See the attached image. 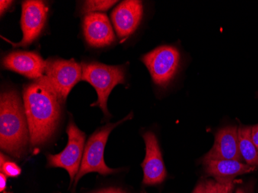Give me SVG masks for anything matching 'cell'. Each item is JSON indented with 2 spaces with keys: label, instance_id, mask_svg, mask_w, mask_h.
<instances>
[{
  "label": "cell",
  "instance_id": "5bb4252c",
  "mask_svg": "<svg viewBox=\"0 0 258 193\" xmlns=\"http://www.w3.org/2000/svg\"><path fill=\"white\" fill-rule=\"evenodd\" d=\"M205 171L219 182L233 181L243 174L253 172L255 167L235 160H212L204 163Z\"/></svg>",
  "mask_w": 258,
  "mask_h": 193
},
{
  "label": "cell",
  "instance_id": "9c48e42d",
  "mask_svg": "<svg viewBox=\"0 0 258 193\" xmlns=\"http://www.w3.org/2000/svg\"><path fill=\"white\" fill-rule=\"evenodd\" d=\"M143 17V2L138 0L123 1L114 9L111 13V20L121 42L137 30Z\"/></svg>",
  "mask_w": 258,
  "mask_h": 193
},
{
  "label": "cell",
  "instance_id": "8fae6325",
  "mask_svg": "<svg viewBox=\"0 0 258 193\" xmlns=\"http://www.w3.org/2000/svg\"><path fill=\"white\" fill-rule=\"evenodd\" d=\"M46 60L33 51H14L3 59V66L30 79L37 80L44 76Z\"/></svg>",
  "mask_w": 258,
  "mask_h": 193
},
{
  "label": "cell",
  "instance_id": "30bf717a",
  "mask_svg": "<svg viewBox=\"0 0 258 193\" xmlns=\"http://www.w3.org/2000/svg\"><path fill=\"white\" fill-rule=\"evenodd\" d=\"M143 137L146 143V158L142 163L144 172L143 183L148 185H158L166 178V167L159 142L156 135L152 132H146Z\"/></svg>",
  "mask_w": 258,
  "mask_h": 193
},
{
  "label": "cell",
  "instance_id": "5b68a950",
  "mask_svg": "<svg viewBox=\"0 0 258 193\" xmlns=\"http://www.w3.org/2000/svg\"><path fill=\"white\" fill-rule=\"evenodd\" d=\"M180 58L177 48L162 46L146 53L141 59L149 70L155 84L166 88L177 74Z\"/></svg>",
  "mask_w": 258,
  "mask_h": 193
},
{
  "label": "cell",
  "instance_id": "277c9868",
  "mask_svg": "<svg viewBox=\"0 0 258 193\" xmlns=\"http://www.w3.org/2000/svg\"><path fill=\"white\" fill-rule=\"evenodd\" d=\"M132 117H133V113L118 122L114 124L111 123L98 129L90 137L85 146L83 159L81 162L79 172L75 177V186L84 175L90 172H98L101 175H108L118 172V169L109 168L104 162V148L106 146L107 141L111 131L124 122V120L131 119Z\"/></svg>",
  "mask_w": 258,
  "mask_h": 193
},
{
  "label": "cell",
  "instance_id": "603a6c76",
  "mask_svg": "<svg viewBox=\"0 0 258 193\" xmlns=\"http://www.w3.org/2000/svg\"><path fill=\"white\" fill-rule=\"evenodd\" d=\"M192 193H206L205 182H200Z\"/></svg>",
  "mask_w": 258,
  "mask_h": 193
},
{
  "label": "cell",
  "instance_id": "e0dca14e",
  "mask_svg": "<svg viewBox=\"0 0 258 193\" xmlns=\"http://www.w3.org/2000/svg\"><path fill=\"white\" fill-rule=\"evenodd\" d=\"M235 184L234 180L225 182L208 180L205 182L206 193H232Z\"/></svg>",
  "mask_w": 258,
  "mask_h": 193
},
{
  "label": "cell",
  "instance_id": "ac0fdd59",
  "mask_svg": "<svg viewBox=\"0 0 258 193\" xmlns=\"http://www.w3.org/2000/svg\"><path fill=\"white\" fill-rule=\"evenodd\" d=\"M0 168H1L2 173L7 176L13 177V178L19 176L21 173V168L15 162L8 160L3 153L1 154Z\"/></svg>",
  "mask_w": 258,
  "mask_h": 193
},
{
  "label": "cell",
  "instance_id": "7402d4cb",
  "mask_svg": "<svg viewBox=\"0 0 258 193\" xmlns=\"http://www.w3.org/2000/svg\"><path fill=\"white\" fill-rule=\"evenodd\" d=\"M7 175L0 173V191H4L7 187Z\"/></svg>",
  "mask_w": 258,
  "mask_h": 193
},
{
  "label": "cell",
  "instance_id": "6da1fadb",
  "mask_svg": "<svg viewBox=\"0 0 258 193\" xmlns=\"http://www.w3.org/2000/svg\"><path fill=\"white\" fill-rule=\"evenodd\" d=\"M23 94L30 146L37 148L48 142L56 132L63 102L46 76L25 85Z\"/></svg>",
  "mask_w": 258,
  "mask_h": 193
},
{
  "label": "cell",
  "instance_id": "3957f363",
  "mask_svg": "<svg viewBox=\"0 0 258 193\" xmlns=\"http://www.w3.org/2000/svg\"><path fill=\"white\" fill-rule=\"evenodd\" d=\"M81 81H87L96 90L98 101L92 106H98L104 115L109 117L107 107L108 97L112 90L118 84H124L125 68L122 65L111 66L98 62L81 63Z\"/></svg>",
  "mask_w": 258,
  "mask_h": 193
},
{
  "label": "cell",
  "instance_id": "cb8c5ba5",
  "mask_svg": "<svg viewBox=\"0 0 258 193\" xmlns=\"http://www.w3.org/2000/svg\"><path fill=\"white\" fill-rule=\"evenodd\" d=\"M235 193H246L245 192L244 190L242 189V188H238V189L236 191Z\"/></svg>",
  "mask_w": 258,
  "mask_h": 193
},
{
  "label": "cell",
  "instance_id": "7c38bea8",
  "mask_svg": "<svg viewBox=\"0 0 258 193\" xmlns=\"http://www.w3.org/2000/svg\"><path fill=\"white\" fill-rule=\"evenodd\" d=\"M238 128L227 126L217 132L214 146L204 157L203 163L212 160H235L242 162L239 149Z\"/></svg>",
  "mask_w": 258,
  "mask_h": 193
},
{
  "label": "cell",
  "instance_id": "52a82bcc",
  "mask_svg": "<svg viewBox=\"0 0 258 193\" xmlns=\"http://www.w3.org/2000/svg\"><path fill=\"white\" fill-rule=\"evenodd\" d=\"M44 76L64 103L74 87L81 81L82 66L75 59L50 58L46 60Z\"/></svg>",
  "mask_w": 258,
  "mask_h": 193
},
{
  "label": "cell",
  "instance_id": "d6986e66",
  "mask_svg": "<svg viewBox=\"0 0 258 193\" xmlns=\"http://www.w3.org/2000/svg\"><path fill=\"white\" fill-rule=\"evenodd\" d=\"M13 4H14L13 1H7V0H5V1L1 0L0 1V14H1V16L4 15V13H6L11 7Z\"/></svg>",
  "mask_w": 258,
  "mask_h": 193
},
{
  "label": "cell",
  "instance_id": "44dd1931",
  "mask_svg": "<svg viewBox=\"0 0 258 193\" xmlns=\"http://www.w3.org/2000/svg\"><path fill=\"white\" fill-rule=\"evenodd\" d=\"M95 193H126L124 190L121 188H104V189L100 190V191H96Z\"/></svg>",
  "mask_w": 258,
  "mask_h": 193
},
{
  "label": "cell",
  "instance_id": "ba28073f",
  "mask_svg": "<svg viewBox=\"0 0 258 193\" xmlns=\"http://www.w3.org/2000/svg\"><path fill=\"white\" fill-rule=\"evenodd\" d=\"M48 7L43 1L28 0L22 4L21 29L23 39L14 46L27 47L38 38L47 18Z\"/></svg>",
  "mask_w": 258,
  "mask_h": 193
},
{
  "label": "cell",
  "instance_id": "4fadbf2b",
  "mask_svg": "<svg viewBox=\"0 0 258 193\" xmlns=\"http://www.w3.org/2000/svg\"><path fill=\"white\" fill-rule=\"evenodd\" d=\"M83 30L87 43L93 47H104L115 41V35L109 19L103 13L85 15Z\"/></svg>",
  "mask_w": 258,
  "mask_h": 193
},
{
  "label": "cell",
  "instance_id": "9a60e30c",
  "mask_svg": "<svg viewBox=\"0 0 258 193\" xmlns=\"http://www.w3.org/2000/svg\"><path fill=\"white\" fill-rule=\"evenodd\" d=\"M251 131L250 126L238 127L239 149L242 158L247 165L256 168L258 166V150L252 140Z\"/></svg>",
  "mask_w": 258,
  "mask_h": 193
},
{
  "label": "cell",
  "instance_id": "8992f818",
  "mask_svg": "<svg viewBox=\"0 0 258 193\" xmlns=\"http://www.w3.org/2000/svg\"><path fill=\"white\" fill-rule=\"evenodd\" d=\"M68 142L66 148L60 153L47 155V166L61 168L69 173L71 184L79 172L83 159L86 135L77 127L74 120H71L67 127Z\"/></svg>",
  "mask_w": 258,
  "mask_h": 193
},
{
  "label": "cell",
  "instance_id": "7a4b0ae2",
  "mask_svg": "<svg viewBox=\"0 0 258 193\" xmlns=\"http://www.w3.org/2000/svg\"><path fill=\"white\" fill-rule=\"evenodd\" d=\"M30 142L24 104L15 89L6 90L0 98V147L17 159L24 156Z\"/></svg>",
  "mask_w": 258,
  "mask_h": 193
},
{
  "label": "cell",
  "instance_id": "ffe728a7",
  "mask_svg": "<svg viewBox=\"0 0 258 193\" xmlns=\"http://www.w3.org/2000/svg\"><path fill=\"white\" fill-rule=\"evenodd\" d=\"M251 137L253 144H254L258 150V124L252 127Z\"/></svg>",
  "mask_w": 258,
  "mask_h": 193
},
{
  "label": "cell",
  "instance_id": "2e32d148",
  "mask_svg": "<svg viewBox=\"0 0 258 193\" xmlns=\"http://www.w3.org/2000/svg\"><path fill=\"white\" fill-rule=\"evenodd\" d=\"M117 1H101V0H91V1H85L82 5L81 13L85 15L90 14H95V13H101V12L107 11L110 8L115 5Z\"/></svg>",
  "mask_w": 258,
  "mask_h": 193
}]
</instances>
